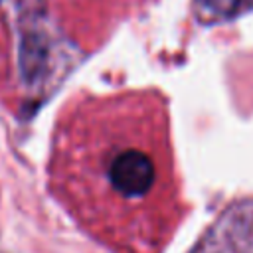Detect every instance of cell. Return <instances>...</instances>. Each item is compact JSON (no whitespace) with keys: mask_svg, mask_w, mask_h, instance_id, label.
Here are the masks:
<instances>
[{"mask_svg":"<svg viewBox=\"0 0 253 253\" xmlns=\"http://www.w3.org/2000/svg\"><path fill=\"white\" fill-rule=\"evenodd\" d=\"M239 2L241 0H198V6L213 18H225L237 10Z\"/></svg>","mask_w":253,"mask_h":253,"instance_id":"obj_2","label":"cell"},{"mask_svg":"<svg viewBox=\"0 0 253 253\" xmlns=\"http://www.w3.org/2000/svg\"><path fill=\"white\" fill-rule=\"evenodd\" d=\"M97 172L91 184H99L103 200L121 206L125 211L148 206L150 196L160 190L162 160L156 158L150 142H111L103 146L101 158L89 164Z\"/></svg>","mask_w":253,"mask_h":253,"instance_id":"obj_1","label":"cell"}]
</instances>
